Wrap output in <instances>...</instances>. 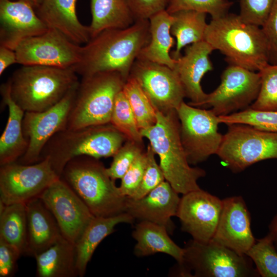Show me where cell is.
<instances>
[{"mask_svg":"<svg viewBox=\"0 0 277 277\" xmlns=\"http://www.w3.org/2000/svg\"><path fill=\"white\" fill-rule=\"evenodd\" d=\"M261 88L249 107L259 110L277 111V65L268 64L260 71Z\"/></svg>","mask_w":277,"mask_h":277,"instance_id":"cell-36","label":"cell"},{"mask_svg":"<svg viewBox=\"0 0 277 277\" xmlns=\"http://www.w3.org/2000/svg\"><path fill=\"white\" fill-rule=\"evenodd\" d=\"M3 102L8 108L6 127L0 138V165L17 161L25 153L27 143L23 132L25 111L12 99L8 81L1 85Z\"/></svg>","mask_w":277,"mask_h":277,"instance_id":"cell-24","label":"cell"},{"mask_svg":"<svg viewBox=\"0 0 277 277\" xmlns=\"http://www.w3.org/2000/svg\"><path fill=\"white\" fill-rule=\"evenodd\" d=\"M20 252L4 240L0 239V276L10 277L16 270Z\"/></svg>","mask_w":277,"mask_h":277,"instance_id":"cell-44","label":"cell"},{"mask_svg":"<svg viewBox=\"0 0 277 277\" xmlns=\"http://www.w3.org/2000/svg\"><path fill=\"white\" fill-rule=\"evenodd\" d=\"M169 0H127L134 19H149L166 9Z\"/></svg>","mask_w":277,"mask_h":277,"instance_id":"cell-43","label":"cell"},{"mask_svg":"<svg viewBox=\"0 0 277 277\" xmlns=\"http://www.w3.org/2000/svg\"><path fill=\"white\" fill-rule=\"evenodd\" d=\"M0 239L26 254L27 221L26 203L5 205L0 202Z\"/></svg>","mask_w":277,"mask_h":277,"instance_id":"cell-31","label":"cell"},{"mask_svg":"<svg viewBox=\"0 0 277 277\" xmlns=\"http://www.w3.org/2000/svg\"><path fill=\"white\" fill-rule=\"evenodd\" d=\"M205 41L226 56L229 64L259 72L268 63L267 44L261 27L227 13L208 24Z\"/></svg>","mask_w":277,"mask_h":277,"instance_id":"cell-2","label":"cell"},{"mask_svg":"<svg viewBox=\"0 0 277 277\" xmlns=\"http://www.w3.org/2000/svg\"><path fill=\"white\" fill-rule=\"evenodd\" d=\"M17 63L14 50L0 45V75L12 64Z\"/></svg>","mask_w":277,"mask_h":277,"instance_id":"cell-45","label":"cell"},{"mask_svg":"<svg viewBox=\"0 0 277 277\" xmlns=\"http://www.w3.org/2000/svg\"><path fill=\"white\" fill-rule=\"evenodd\" d=\"M129 76L136 80L156 111L162 113L177 110L186 97L176 72L167 66L136 59Z\"/></svg>","mask_w":277,"mask_h":277,"instance_id":"cell-15","label":"cell"},{"mask_svg":"<svg viewBox=\"0 0 277 277\" xmlns=\"http://www.w3.org/2000/svg\"><path fill=\"white\" fill-rule=\"evenodd\" d=\"M261 27L267 44L268 63L277 65V0H274L268 16Z\"/></svg>","mask_w":277,"mask_h":277,"instance_id":"cell-42","label":"cell"},{"mask_svg":"<svg viewBox=\"0 0 277 277\" xmlns=\"http://www.w3.org/2000/svg\"><path fill=\"white\" fill-rule=\"evenodd\" d=\"M233 2L228 0H169L166 10L170 14L182 10H192L209 14L212 19L228 13Z\"/></svg>","mask_w":277,"mask_h":277,"instance_id":"cell-37","label":"cell"},{"mask_svg":"<svg viewBox=\"0 0 277 277\" xmlns=\"http://www.w3.org/2000/svg\"><path fill=\"white\" fill-rule=\"evenodd\" d=\"M212 240L241 255H246L254 244L250 214L242 196L223 200L221 214Z\"/></svg>","mask_w":277,"mask_h":277,"instance_id":"cell-18","label":"cell"},{"mask_svg":"<svg viewBox=\"0 0 277 277\" xmlns=\"http://www.w3.org/2000/svg\"><path fill=\"white\" fill-rule=\"evenodd\" d=\"M150 40L140 51L136 59L167 66L173 69L176 60L170 54L175 41L170 28L172 15L166 10L152 16L149 19Z\"/></svg>","mask_w":277,"mask_h":277,"instance_id":"cell-26","label":"cell"},{"mask_svg":"<svg viewBox=\"0 0 277 277\" xmlns=\"http://www.w3.org/2000/svg\"><path fill=\"white\" fill-rule=\"evenodd\" d=\"M220 123L248 125L255 128L277 133V111L255 110L249 107L227 115L218 116Z\"/></svg>","mask_w":277,"mask_h":277,"instance_id":"cell-34","label":"cell"},{"mask_svg":"<svg viewBox=\"0 0 277 277\" xmlns=\"http://www.w3.org/2000/svg\"><path fill=\"white\" fill-rule=\"evenodd\" d=\"M274 0H240L239 14L245 22L261 27L271 10Z\"/></svg>","mask_w":277,"mask_h":277,"instance_id":"cell-40","label":"cell"},{"mask_svg":"<svg viewBox=\"0 0 277 277\" xmlns=\"http://www.w3.org/2000/svg\"><path fill=\"white\" fill-rule=\"evenodd\" d=\"M110 123L127 140L143 144L141 130L130 104L123 90L117 95L111 116Z\"/></svg>","mask_w":277,"mask_h":277,"instance_id":"cell-33","label":"cell"},{"mask_svg":"<svg viewBox=\"0 0 277 277\" xmlns=\"http://www.w3.org/2000/svg\"><path fill=\"white\" fill-rule=\"evenodd\" d=\"M261 88L259 72L230 64L223 72L219 86L208 94L204 107L217 116L227 115L249 108Z\"/></svg>","mask_w":277,"mask_h":277,"instance_id":"cell-12","label":"cell"},{"mask_svg":"<svg viewBox=\"0 0 277 277\" xmlns=\"http://www.w3.org/2000/svg\"><path fill=\"white\" fill-rule=\"evenodd\" d=\"M48 29L29 3L0 0L1 46L15 50L24 40L43 34Z\"/></svg>","mask_w":277,"mask_h":277,"instance_id":"cell-19","label":"cell"},{"mask_svg":"<svg viewBox=\"0 0 277 277\" xmlns=\"http://www.w3.org/2000/svg\"><path fill=\"white\" fill-rule=\"evenodd\" d=\"M55 219L63 236L75 244L95 217L88 207L61 177L39 197Z\"/></svg>","mask_w":277,"mask_h":277,"instance_id":"cell-16","label":"cell"},{"mask_svg":"<svg viewBox=\"0 0 277 277\" xmlns=\"http://www.w3.org/2000/svg\"><path fill=\"white\" fill-rule=\"evenodd\" d=\"M59 178L47 158L32 164L15 162L2 165L0 202L5 205L26 203L39 197Z\"/></svg>","mask_w":277,"mask_h":277,"instance_id":"cell-11","label":"cell"},{"mask_svg":"<svg viewBox=\"0 0 277 277\" xmlns=\"http://www.w3.org/2000/svg\"><path fill=\"white\" fill-rule=\"evenodd\" d=\"M145 152L146 165L142 182L135 193L129 197L135 199L142 197L165 180L163 171L156 161V154L149 144Z\"/></svg>","mask_w":277,"mask_h":277,"instance_id":"cell-39","label":"cell"},{"mask_svg":"<svg viewBox=\"0 0 277 277\" xmlns=\"http://www.w3.org/2000/svg\"><path fill=\"white\" fill-rule=\"evenodd\" d=\"M223 207V200L201 189L183 194L176 216L182 231L192 240L208 242L212 240Z\"/></svg>","mask_w":277,"mask_h":277,"instance_id":"cell-17","label":"cell"},{"mask_svg":"<svg viewBox=\"0 0 277 277\" xmlns=\"http://www.w3.org/2000/svg\"><path fill=\"white\" fill-rule=\"evenodd\" d=\"M228 126L216 155L233 172L261 161L277 159V133L246 124Z\"/></svg>","mask_w":277,"mask_h":277,"instance_id":"cell-9","label":"cell"},{"mask_svg":"<svg viewBox=\"0 0 277 277\" xmlns=\"http://www.w3.org/2000/svg\"><path fill=\"white\" fill-rule=\"evenodd\" d=\"M269 236L271 238L274 246L277 250V213L273 217L269 225Z\"/></svg>","mask_w":277,"mask_h":277,"instance_id":"cell-46","label":"cell"},{"mask_svg":"<svg viewBox=\"0 0 277 277\" xmlns=\"http://www.w3.org/2000/svg\"><path fill=\"white\" fill-rule=\"evenodd\" d=\"M213 50L203 41L186 47L184 55L176 60L173 70L179 76L186 97L190 100L188 104L191 106L204 107L208 94L203 90L201 83L204 75L213 68L209 58Z\"/></svg>","mask_w":277,"mask_h":277,"instance_id":"cell-21","label":"cell"},{"mask_svg":"<svg viewBox=\"0 0 277 277\" xmlns=\"http://www.w3.org/2000/svg\"><path fill=\"white\" fill-rule=\"evenodd\" d=\"M73 67L29 65L8 81L14 101L25 112H42L60 102L78 82Z\"/></svg>","mask_w":277,"mask_h":277,"instance_id":"cell-5","label":"cell"},{"mask_svg":"<svg viewBox=\"0 0 277 277\" xmlns=\"http://www.w3.org/2000/svg\"><path fill=\"white\" fill-rule=\"evenodd\" d=\"M142 145L127 140L118 150L110 167L106 168L107 174L113 180L123 177L136 158L143 152Z\"/></svg>","mask_w":277,"mask_h":277,"instance_id":"cell-38","label":"cell"},{"mask_svg":"<svg viewBox=\"0 0 277 277\" xmlns=\"http://www.w3.org/2000/svg\"><path fill=\"white\" fill-rule=\"evenodd\" d=\"M178 274L184 277H255L259 274L251 259L213 240L189 241L184 248Z\"/></svg>","mask_w":277,"mask_h":277,"instance_id":"cell-8","label":"cell"},{"mask_svg":"<svg viewBox=\"0 0 277 277\" xmlns=\"http://www.w3.org/2000/svg\"><path fill=\"white\" fill-rule=\"evenodd\" d=\"M79 82L50 109L42 112H25L23 132L27 147L24 154L16 162L23 164L39 162L42 150L50 139L66 129Z\"/></svg>","mask_w":277,"mask_h":277,"instance_id":"cell-13","label":"cell"},{"mask_svg":"<svg viewBox=\"0 0 277 277\" xmlns=\"http://www.w3.org/2000/svg\"><path fill=\"white\" fill-rule=\"evenodd\" d=\"M127 140L111 123L66 129L50 139L42 150L40 161L48 159L61 177L65 166L72 159L84 155L97 159L113 157Z\"/></svg>","mask_w":277,"mask_h":277,"instance_id":"cell-6","label":"cell"},{"mask_svg":"<svg viewBox=\"0 0 277 277\" xmlns=\"http://www.w3.org/2000/svg\"><path fill=\"white\" fill-rule=\"evenodd\" d=\"M95 217H110L125 212L123 195L99 159L76 157L65 166L61 175Z\"/></svg>","mask_w":277,"mask_h":277,"instance_id":"cell-4","label":"cell"},{"mask_svg":"<svg viewBox=\"0 0 277 277\" xmlns=\"http://www.w3.org/2000/svg\"><path fill=\"white\" fill-rule=\"evenodd\" d=\"M134 221L127 212L110 217H94L75 244L78 276H84L95 249L106 236L114 232L115 227L120 223L131 224Z\"/></svg>","mask_w":277,"mask_h":277,"instance_id":"cell-25","label":"cell"},{"mask_svg":"<svg viewBox=\"0 0 277 277\" xmlns=\"http://www.w3.org/2000/svg\"><path fill=\"white\" fill-rule=\"evenodd\" d=\"M156 123L141 130V133L159 156L165 180L182 194L201 189L197 181L206 175V172L200 168L191 167L188 163L181 139L177 111L167 114L156 111Z\"/></svg>","mask_w":277,"mask_h":277,"instance_id":"cell-3","label":"cell"},{"mask_svg":"<svg viewBox=\"0 0 277 277\" xmlns=\"http://www.w3.org/2000/svg\"><path fill=\"white\" fill-rule=\"evenodd\" d=\"M127 80L116 71L82 77L69 115L66 129L110 123L116 97Z\"/></svg>","mask_w":277,"mask_h":277,"instance_id":"cell-7","label":"cell"},{"mask_svg":"<svg viewBox=\"0 0 277 277\" xmlns=\"http://www.w3.org/2000/svg\"><path fill=\"white\" fill-rule=\"evenodd\" d=\"M173 21L170 28L171 34L176 38L175 49L171 56L177 60L181 51L188 45L205 41L208 25L206 13L192 10H182L171 14Z\"/></svg>","mask_w":277,"mask_h":277,"instance_id":"cell-30","label":"cell"},{"mask_svg":"<svg viewBox=\"0 0 277 277\" xmlns=\"http://www.w3.org/2000/svg\"><path fill=\"white\" fill-rule=\"evenodd\" d=\"M38 277H74L78 275L75 244L64 237L36 254Z\"/></svg>","mask_w":277,"mask_h":277,"instance_id":"cell-28","label":"cell"},{"mask_svg":"<svg viewBox=\"0 0 277 277\" xmlns=\"http://www.w3.org/2000/svg\"><path fill=\"white\" fill-rule=\"evenodd\" d=\"M169 182L164 181L139 199L126 196L125 212L134 220L151 222L166 228L169 234L174 229L171 218L176 216L181 197Z\"/></svg>","mask_w":277,"mask_h":277,"instance_id":"cell-20","label":"cell"},{"mask_svg":"<svg viewBox=\"0 0 277 277\" xmlns=\"http://www.w3.org/2000/svg\"><path fill=\"white\" fill-rule=\"evenodd\" d=\"M13 1H16V0H13ZM24 1L30 4L33 6V7L35 9L38 6V5L39 4L42 0H24Z\"/></svg>","mask_w":277,"mask_h":277,"instance_id":"cell-47","label":"cell"},{"mask_svg":"<svg viewBox=\"0 0 277 277\" xmlns=\"http://www.w3.org/2000/svg\"><path fill=\"white\" fill-rule=\"evenodd\" d=\"M82 49L58 30L49 28L44 33L21 42L14 51L17 64L24 66L70 68L80 62Z\"/></svg>","mask_w":277,"mask_h":277,"instance_id":"cell-14","label":"cell"},{"mask_svg":"<svg viewBox=\"0 0 277 277\" xmlns=\"http://www.w3.org/2000/svg\"><path fill=\"white\" fill-rule=\"evenodd\" d=\"M91 38L106 29L125 28L135 22L127 0H91Z\"/></svg>","mask_w":277,"mask_h":277,"instance_id":"cell-29","label":"cell"},{"mask_svg":"<svg viewBox=\"0 0 277 277\" xmlns=\"http://www.w3.org/2000/svg\"><path fill=\"white\" fill-rule=\"evenodd\" d=\"M140 130L153 126L156 122V111L136 80L129 77L123 87Z\"/></svg>","mask_w":277,"mask_h":277,"instance_id":"cell-32","label":"cell"},{"mask_svg":"<svg viewBox=\"0 0 277 277\" xmlns=\"http://www.w3.org/2000/svg\"><path fill=\"white\" fill-rule=\"evenodd\" d=\"M167 229L162 225L140 221L132 235L136 241L134 248L135 255L142 257L163 253L173 258L178 265L182 264L184 249L173 242Z\"/></svg>","mask_w":277,"mask_h":277,"instance_id":"cell-27","label":"cell"},{"mask_svg":"<svg viewBox=\"0 0 277 277\" xmlns=\"http://www.w3.org/2000/svg\"><path fill=\"white\" fill-rule=\"evenodd\" d=\"M246 255L254 264L260 276L277 277V250L268 234L256 240Z\"/></svg>","mask_w":277,"mask_h":277,"instance_id":"cell-35","label":"cell"},{"mask_svg":"<svg viewBox=\"0 0 277 277\" xmlns=\"http://www.w3.org/2000/svg\"><path fill=\"white\" fill-rule=\"evenodd\" d=\"M76 3V0H42L34 9L49 28L58 30L77 45H85L91 39L90 28L79 21Z\"/></svg>","mask_w":277,"mask_h":277,"instance_id":"cell-22","label":"cell"},{"mask_svg":"<svg viewBox=\"0 0 277 277\" xmlns=\"http://www.w3.org/2000/svg\"><path fill=\"white\" fill-rule=\"evenodd\" d=\"M27 247L26 254L35 256L63 236L53 214L38 197L26 203Z\"/></svg>","mask_w":277,"mask_h":277,"instance_id":"cell-23","label":"cell"},{"mask_svg":"<svg viewBox=\"0 0 277 277\" xmlns=\"http://www.w3.org/2000/svg\"><path fill=\"white\" fill-rule=\"evenodd\" d=\"M177 113L182 143L190 165H196L216 154L223 135L218 131V116L211 110L182 102Z\"/></svg>","mask_w":277,"mask_h":277,"instance_id":"cell-10","label":"cell"},{"mask_svg":"<svg viewBox=\"0 0 277 277\" xmlns=\"http://www.w3.org/2000/svg\"><path fill=\"white\" fill-rule=\"evenodd\" d=\"M146 160V152H143L136 158L121 179L119 188L123 195L132 197L137 190L144 175Z\"/></svg>","mask_w":277,"mask_h":277,"instance_id":"cell-41","label":"cell"},{"mask_svg":"<svg viewBox=\"0 0 277 277\" xmlns=\"http://www.w3.org/2000/svg\"><path fill=\"white\" fill-rule=\"evenodd\" d=\"M150 40L149 19H140L125 28L106 29L83 46L80 62L74 66L82 77L116 71L127 80L141 49Z\"/></svg>","mask_w":277,"mask_h":277,"instance_id":"cell-1","label":"cell"}]
</instances>
